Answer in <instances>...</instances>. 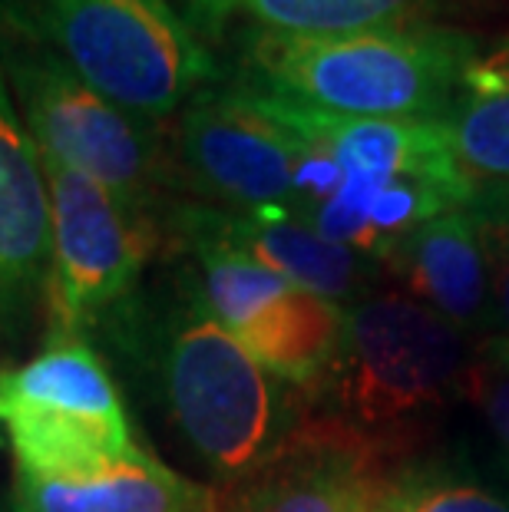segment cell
<instances>
[{
	"instance_id": "obj_6",
	"label": "cell",
	"mask_w": 509,
	"mask_h": 512,
	"mask_svg": "<svg viewBox=\"0 0 509 512\" xmlns=\"http://www.w3.org/2000/svg\"><path fill=\"white\" fill-rule=\"evenodd\" d=\"M192 255L182 275L222 328H229L275 377L308 400L324 397L344 341L338 301L321 298L278 271L205 235H176Z\"/></svg>"
},
{
	"instance_id": "obj_22",
	"label": "cell",
	"mask_w": 509,
	"mask_h": 512,
	"mask_svg": "<svg viewBox=\"0 0 509 512\" xmlns=\"http://www.w3.org/2000/svg\"><path fill=\"white\" fill-rule=\"evenodd\" d=\"M0 512H17V509H14V503H10V499H7V503H4V509H0Z\"/></svg>"
},
{
	"instance_id": "obj_4",
	"label": "cell",
	"mask_w": 509,
	"mask_h": 512,
	"mask_svg": "<svg viewBox=\"0 0 509 512\" xmlns=\"http://www.w3.org/2000/svg\"><path fill=\"white\" fill-rule=\"evenodd\" d=\"M473 364L467 334L407 294H371L344 314V341L328 380L331 410L361 437L397 453L453 400Z\"/></svg>"
},
{
	"instance_id": "obj_17",
	"label": "cell",
	"mask_w": 509,
	"mask_h": 512,
	"mask_svg": "<svg viewBox=\"0 0 509 512\" xmlns=\"http://www.w3.org/2000/svg\"><path fill=\"white\" fill-rule=\"evenodd\" d=\"M443 123L473 179L509 185V37L476 50Z\"/></svg>"
},
{
	"instance_id": "obj_15",
	"label": "cell",
	"mask_w": 509,
	"mask_h": 512,
	"mask_svg": "<svg viewBox=\"0 0 509 512\" xmlns=\"http://www.w3.org/2000/svg\"><path fill=\"white\" fill-rule=\"evenodd\" d=\"M0 423L14 443L17 473L34 479H86L139 453L133 430L77 413L0 400Z\"/></svg>"
},
{
	"instance_id": "obj_1",
	"label": "cell",
	"mask_w": 509,
	"mask_h": 512,
	"mask_svg": "<svg viewBox=\"0 0 509 512\" xmlns=\"http://www.w3.org/2000/svg\"><path fill=\"white\" fill-rule=\"evenodd\" d=\"M96 334L153 384L169 427L225 486L265 470L311 417L308 397L255 361L186 278L176 298H133Z\"/></svg>"
},
{
	"instance_id": "obj_2",
	"label": "cell",
	"mask_w": 509,
	"mask_h": 512,
	"mask_svg": "<svg viewBox=\"0 0 509 512\" xmlns=\"http://www.w3.org/2000/svg\"><path fill=\"white\" fill-rule=\"evenodd\" d=\"M476 40L407 24L361 34L238 30V86L351 119H443Z\"/></svg>"
},
{
	"instance_id": "obj_19",
	"label": "cell",
	"mask_w": 509,
	"mask_h": 512,
	"mask_svg": "<svg viewBox=\"0 0 509 512\" xmlns=\"http://www.w3.org/2000/svg\"><path fill=\"white\" fill-rule=\"evenodd\" d=\"M470 209L490 252V331L509 337V185H476Z\"/></svg>"
},
{
	"instance_id": "obj_16",
	"label": "cell",
	"mask_w": 509,
	"mask_h": 512,
	"mask_svg": "<svg viewBox=\"0 0 509 512\" xmlns=\"http://www.w3.org/2000/svg\"><path fill=\"white\" fill-rule=\"evenodd\" d=\"M0 400L129 427L123 397L86 337H47L34 361L0 370Z\"/></svg>"
},
{
	"instance_id": "obj_12",
	"label": "cell",
	"mask_w": 509,
	"mask_h": 512,
	"mask_svg": "<svg viewBox=\"0 0 509 512\" xmlns=\"http://www.w3.org/2000/svg\"><path fill=\"white\" fill-rule=\"evenodd\" d=\"M384 265L404 281L407 298L437 311L463 334L490 331V252L470 205L424 222Z\"/></svg>"
},
{
	"instance_id": "obj_18",
	"label": "cell",
	"mask_w": 509,
	"mask_h": 512,
	"mask_svg": "<svg viewBox=\"0 0 509 512\" xmlns=\"http://www.w3.org/2000/svg\"><path fill=\"white\" fill-rule=\"evenodd\" d=\"M384 512H509V503L473 479L420 470L394 476Z\"/></svg>"
},
{
	"instance_id": "obj_10",
	"label": "cell",
	"mask_w": 509,
	"mask_h": 512,
	"mask_svg": "<svg viewBox=\"0 0 509 512\" xmlns=\"http://www.w3.org/2000/svg\"><path fill=\"white\" fill-rule=\"evenodd\" d=\"M53 311V225L40 149L0 70V347H20Z\"/></svg>"
},
{
	"instance_id": "obj_13",
	"label": "cell",
	"mask_w": 509,
	"mask_h": 512,
	"mask_svg": "<svg viewBox=\"0 0 509 512\" xmlns=\"http://www.w3.org/2000/svg\"><path fill=\"white\" fill-rule=\"evenodd\" d=\"M17 512H219V489L199 486L139 450L86 479H34L14 473Z\"/></svg>"
},
{
	"instance_id": "obj_11",
	"label": "cell",
	"mask_w": 509,
	"mask_h": 512,
	"mask_svg": "<svg viewBox=\"0 0 509 512\" xmlns=\"http://www.w3.org/2000/svg\"><path fill=\"white\" fill-rule=\"evenodd\" d=\"M172 235H205L215 242L235 248L258 265L278 271L281 278L295 281L321 298L338 301L341 308L351 301H361L367 288L371 261L354 255L321 232H314L308 222L285 209H258V212H235L219 205H176L166 215Z\"/></svg>"
},
{
	"instance_id": "obj_5",
	"label": "cell",
	"mask_w": 509,
	"mask_h": 512,
	"mask_svg": "<svg viewBox=\"0 0 509 512\" xmlns=\"http://www.w3.org/2000/svg\"><path fill=\"white\" fill-rule=\"evenodd\" d=\"M0 70L40 152L106 185L129 209L159 219L172 159L156 123L96 93L60 57L0 34Z\"/></svg>"
},
{
	"instance_id": "obj_14",
	"label": "cell",
	"mask_w": 509,
	"mask_h": 512,
	"mask_svg": "<svg viewBox=\"0 0 509 512\" xmlns=\"http://www.w3.org/2000/svg\"><path fill=\"white\" fill-rule=\"evenodd\" d=\"M172 7L205 43L225 37L235 24L298 37L430 24L437 0H172Z\"/></svg>"
},
{
	"instance_id": "obj_7",
	"label": "cell",
	"mask_w": 509,
	"mask_h": 512,
	"mask_svg": "<svg viewBox=\"0 0 509 512\" xmlns=\"http://www.w3.org/2000/svg\"><path fill=\"white\" fill-rule=\"evenodd\" d=\"M53 225V311L47 337L96 334L136 298L159 248V219L129 209L83 172L40 152Z\"/></svg>"
},
{
	"instance_id": "obj_21",
	"label": "cell",
	"mask_w": 509,
	"mask_h": 512,
	"mask_svg": "<svg viewBox=\"0 0 509 512\" xmlns=\"http://www.w3.org/2000/svg\"><path fill=\"white\" fill-rule=\"evenodd\" d=\"M480 354H483V357H490L493 364L509 367V337H496V334H490V337H486V341L480 344Z\"/></svg>"
},
{
	"instance_id": "obj_8",
	"label": "cell",
	"mask_w": 509,
	"mask_h": 512,
	"mask_svg": "<svg viewBox=\"0 0 509 512\" xmlns=\"http://www.w3.org/2000/svg\"><path fill=\"white\" fill-rule=\"evenodd\" d=\"M311 146L238 86H209L179 110L172 179L219 209H295Z\"/></svg>"
},
{
	"instance_id": "obj_3",
	"label": "cell",
	"mask_w": 509,
	"mask_h": 512,
	"mask_svg": "<svg viewBox=\"0 0 509 512\" xmlns=\"http://www.w3.org/2000/svg\"><path fill=\"white\" fill-rule=\"evenodd\" d=\"M0 34L50 50L123 110L159 123L219 80L172 0H0Z\"/></svg>"
},
{
	"instance_id": "obj_9",
	"label": "cell",
	"mask_w": 509,
	"mask_h": 512,
	"mask_svg": "<svg viewBox=\"0 0 509 512\" xmlns=\"http://www.w3.org/2000/svg\"><path fill=\"white\" fill-rule=\"evenodd\" d=\"M387 456L328 413L308 417L265 470L219 489V512H384Z\"/></svg>"
},
{
	"instance_id": "obj_20",
	"label": "cell",
	"mask_w": 509,
	"mask_h": 512,
	"mask_svg": "<svg viewBox=\"0 0 509 512\" xmlns=\"http://www.w3.org/2000/svg\"><path fill=\"white\" fill-rule=\"evenodd\" d=\"M463 400H470L480 410L493 440L509 456V367L493 364L490 357L476 351L467 370V380H463Z\"/></svg>"
}]
</instances>
